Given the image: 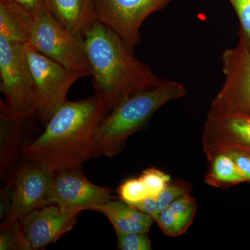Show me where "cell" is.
Returning <instances> with one entry per match:
<instances>
[{
	"mask_svg": "<svg viewBox=\"0 0 250 250\" xmlns=\"http://www.w3.org/2000/svg\"><path fill=\"white\" fill-rule=\"evenodd\" d=\"M79 213L49 205L31 210L19 222L31 249L41 250L55 243L70 231L77 223Z\"/></svg>",
	"mask_w": 250,
	"mask_h": 250,
	"instance_id": "11",
	"label": "cell"
},
{
	"mask_svg": "<svg viewBox=\"0 0 250 250\" xmlns=\"http://www.w3.org/2000/svg\"><path fill=\"white\" fill-rule=\"evenodd\" d=\"M118 250H151L152 243L147 233L116 232Z\"/></svg>",
	"mask_w": 250,
	"mask_h": 250,
	"instance_id": "24",
	"label": "cell"
},
{
	"mask_svg": "<svg viewBox=\"0 0 250 250\" xmlns=\"http://www.w3.org/2000/svg\"><path fill=\"white\" fill-rule=\"evenodd\" d=\"M187 93V88L183 83L164 80L154 88L122 102L99 125L95 135L93 158L112 157L121 153L130 136L145 129L161 106L183 98Z\"/></svg>",
	"mask_w": 250,
	"mask_h": 250,
	"instance_id": "3",
	"label": "cell"
},
{
	"mask_svg": "<svg viewBox=\"0 0 250 250\" xmlns=\"http://www.w3.org/2000/svg\"><path fill=\"white\" fill-rule=\"evenodd\" d=\"M45 5L60 24L83 38L98 21L94 0H46Z\"/></svg>",
	"mask_w": 250,
	"mask_h": 250,
	"instance_id": "13",
	"label": "cell"
},
{
	"mask_svg": "<svg viewBox=\"0 0 250 250\" xmlns=\"http://www.w3.org/2000/svg\"><path fill=\"white\" fill-rule=\"evenodd\" d=\"M192 186L188 182L184 181H171L165 188L156 197L159 213L161 210L168 207L171 203L177 198L190 193Z\"/></svg>",
	"mask_w": 250,
	"mask_h": 250,
	"instance_id": "20",
	"label": "cell"
},
{
	"mask_svg": "<svg viewBox=\"0 0 250 250\" xmlns=\"http://www.w3.org/2000/svg\"><path fill=\"white\" fill-rule=\"evenodd\" d=\"M95 93L111 112L126 99L164 82L114 31L96 21L83 36Z\"/></svg>",
	"mask_w": 250,
	"mask_h": 250,
	"instance_id": "2",
	"label": "cell"
},
{
	"mask_svg": "<svg viewBox=\"0 0 250 250\" xmlns=\"http://www.w3.org/2000/svg\"><path fill=\"white\" fill-rule=\"evenodd\" d=\"M173 0H94L98 21L119 36L130 50L141 42V26Z\"/></svg>",
	"mask_w": 250,
	"mask_h": 250,
	"instance_id": "8",
	"label": "cell"
},
{
	"mask_svg": "<svg viewBox=\"0 0 250 250\" xmlns=\"http://www.w3.org/2000/svg\"><path fill=\"white\" fill-rule=\"evenodd\" d=\"M1 116V177H4L16 161L18 152H22L23 126L27 119H19L0 108Z\"/></svg>",
	"mask_w": 250,
	"mask_h": 250,
	"instance_id": "16",
	"label": "cell"
},
{
	"mask_svg": "<svg viewBox=\"0 0 250 250\" xmlns=\"http://www.w3.org/2000/svg\"><path fill=\"white\" fill-rule=\"evenodd\" d=\"M25 49L37 93L36 116L46 125L67 101V93L73 83L88 75L65 68L30 44H25Z\"/></svg>",
	"mask_w": 250,
	"mask_h": 250,
	"instance_id": "6",
	"label": "cell"
},
{
	"mask_svg": "<svg viewBox=\"0 0 250 250\" xmlns=\"http://www.w3.org/2000/svg\"><path fill=\"white\" fill-rule=\"evenodd\" d=\"M29 44L68 70L91 75L83 38L60 24L46 6L36 13Z\"/></svg>",
	"mask_w": 250,
	"mask_h": 250,
	"instance_id": "5",
	"label": "cell"
},
{
	"mask_svg": "<svg viewBox=\"0 0 250 250\" xmlns=\"http://www.w3.org/2000/svg\"><path fill=\"white\" fill-rule=\"evenodd\" d=\"M131 205L146 214L149 215L154 221H155L159 215L156 197H147L141 201L134 202Z\"/></svg>",
	"mask_w": 250,
	"mask_h": 250,
	"instance_id": "27",
	"label": "cell"
},
{
	"mask_svg": "<svg viewBox=\"0 0 250 250\" xmlns=\"http://www.w3.org/2000/svg\"><path fill=\"white\" fill-rule=\"evenodd\" d=\"M35 15L11 0H0V36L10 42L29 43Z\"/></svg>",
	"mask_w": 250,
	"mask_h": 250,
	"instance_id": "15",
	"label": "cell"
},
{
	"mask_svg": "<svg viewBox=\"0 0 250 250\" xmlns=\"http://www.w3.org/2000/svg\"><path fill=\"white\" fill-rule=\"evenodd\" d=\"M120 199L129 204L141 201L150 197L146 186L139 178L130 179L125 181L118 189Z\"/></svg>",
	"mask_w": 250,
	"mask_h": 250,
	"instance_id": "23",
	"label": "cell"
},
{
	"mask_svg": "<svg viewBox=\"0 0 250 250\" xmlns=\"http://www.w3.org/2000/svg\"><path fill=\"white\" fill-rule=\"evenodd\" d=\"M54 171L27 161L18 167L3 192L7 197V220H19L31 210L46 205Z\"/></svg>",
	"mask_w": 250,
	"mask_h": 250,
	"instance_id": "9",
	"label": "cell"
},
{
	"mask_svg": "<svg viewBox=\"0 0 250 250\" xmlns=\"http://www.w3.org/2000/svg\"><path fill=\"white\" fill-rule=\"evenodd\" d=\"M1 107L19 119L36 116L37 93L25 44L14 43L0 36Z\"/></svg>",
	"mask_w": 250,
	"mask_h": 250,
	"instance_id": "4",
	"label": "cell"
},
{
	"mask_svg": "<svg viewBox=\"0 0 250 250\" xmlns=\"http://www.w3.org/2000/svg\"><path fill=\"white\" fill-rule=\"evenodd\" d=\"M224 151L228 153L234 161L238 170L246 179V182L250 184V154L236 149Z\"/></svg>",
	"mask_w": 250,
	"mask_h": 250,
	"instance_id": "26",
	"label": "cell"
},
{
	"mask_svg": "<svg viewBox=\"0 0 250 250\" xmlns=\"http://www.w3.org/2000/svg\"><path fill=\"white\" fill-rule=\"evenodd\" d=\"M224 83L208 113L250 116V51L242 44L222 54Z\"/></svg>",
	"mask_w": 250,
	"mask_h": 250,
	"instance_id": "7",
	"label": "cell"
},
{
	"mask_svg": "<svg viewBox=\"0 0 250 250\" xmlns=\"http://www.w3.org/2000/svg\"><path fill=\"white\" fill-rule=\"evenodd\" d=\"M139 178L146 186L150 197L157 196L171 182L170 174L155 167L143 171Z\"/></svg>",
	"mask_w": 250,
	"mask_h": 250,
	"instance_id": "22",
	"label": "cell"
},
{
	"mask_svg": "<svg viewBox=\"0 0 250 250\" xmlns=\"http://www.w3.org/2000/svg\"><path fill=\"white\" fill-rule=\"evenodd\" d=\"M0 250H31L19 220H6L1 224Z\"/></svg>",
	"mask_w": 250,
	"mask_h": 250,
	"instance_id": "18",
	"label": "cell"
},
{
	"mask_svg": "<svg viewBox=\"0 0 250 250\" xmlns=\"http://www.w3.org/2000/svg\"><path fill=\"white\" fill-rule=\"evenodd\" d=\"M106 216L116 232L148 233L154 220L131 204L114 198L92 209Z\"/></svg>",
	"mask_w": 250,
	"mask_h": 250,
	"instance_id": "14",
	"label": "cell"
},
{
	"mask_svg": "<svg viewBox=\"0 0 250 250\" xmlns=\"http://www.w3.org/2000/svg\"><path fill=\"white\" fill-rule=\"evenodd\" d=\"M202 147L206 154L228 149L250 154V116L208 113L204 125Z\"/></svg>",
	"mask_w": 250,
	"mask_h": 250,
	"instance_id": "12",
	"label": "cell"
},
{
	"mask_svg": "<svg viewBox=\"0 0 250 250\" xmlns=\"http://www.w3.org/2000/svg\"><path fill=\"white\" fill-rule=\"evenodd\" d=\"M240 22V43L250 51V0H229Z\"/></svg>",
	"mask_w": 250,
	"mask_h": 250,
	"instance_id": "21",
	"label": "cell"
},
{
	"mask_svg": "<svg viewBox=\"0 0 250 250\" xmlns=\"http://www.w3.org/2000/svg\"><path fill=\"white\" fill-rule=\"evenodd\" d=\"M208 161L206 184L218 188H228L246 182L234 161L225 151L206 154Z\"/></svg>",
	"mask_w": 250,
	"mask_h": 250,
	"instance_id": "17",
	"label": "cell"
},
{
	"mask_svg": "<svg viewBox=\"0 0 250 250\" xmlns=\"http://www.w3.org/2000/svg\"><path fill=\"white\" fill-rule=\"evenodd\" d=\"M168 208L172 213L193 221L196 215L197 204L196 200L190 195V192L174 200Z\"/></svg>",
	"mask_w": 250,
	"mask_h": 250,
	"instance_id": "25",
	"label": "cell"
},
{
	"mask_svg": "<svg viewBox=\"0 0 250 250\" xmlns=\"http://www.w3.org/2000/svg\"><path fill=\"white\" fill-rule=\"evenodd\" d=\"M108 112L104 101L95 93L84 100H67L42 134L24 146L23 157L52 171L80 168L93 158L97 130Z\"/></svg>",
	"mask_w": 250,
	"mask_h": 250,
	"instance_id": "1",
	"label": "cell"
},
{
	"mask_svg": "<svg viewBox=\"0 0 250 250\" xmlns=\"http://www.w3.org/2000/svg\"><path fill=\"white\" fill-rule=\"evenodd\" d=\"M11 1L21 5L34 15L38 11L46 6V0H11Z\"/></svg>",
	"mask_w": 250,
	"mask_h": 250,
	"instance_id": "28",
	"label": "cell"
},
{
	"mask_svg": "<svg viewBox=\"0 0 250 250\" xmlns=\"http://www.w3.org/2000/svg\"><path fill=\"white\" fill-rule=\"evenodd\" d=\"M155 222L167 236L178 237L185 233L193 221L172 213L168 207L161 210Z\"/></svg>",
	"mask_w": 250,
	"mask_h": 250,
	"instance_id": "19",
	"label": "cell"
},
{
	"mask_svg": "<svg viewBox=\"0 0 250 250\" xmlns=\"http://www.w3.org/2000/svg\"><path fill=\"white\" fill-rule=\"evenodd\" d=\"M116 198L111 189L90 182L80 168L54 172L52 187L46 205H56L63 209L80 213Z\"/></svg>",
	"mask_w": 250,
	"mask_h": 250,
	"instance_id": "10",
	"label": "cell"
}]
</instances>
